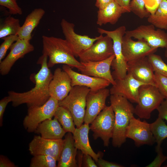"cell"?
<instances>
[{
    "mask_svg": "<svg viewBox=\"0 0 167 167\" xmlns=\"http://www.w3.org/2000/svg\"><path fill=\"white\" fill-rule=\"evenodd\" d=\"M147 21L157 28L167 29V0H162L154 13L147 18Z\"/></svg>",
    "mask_w": 167,
    "mask_h": 167,
    "instance_id": "4316f807",
    "label": "cell"
},
{
    "mask_svg": "<svg viewBox=\"0 0 167 167\" xmlns=\"http://www.w3.org/2000/svg\"><path fill=\"white\" fill-rule=\"evenodd\" d=\"M158 118L167 121V99H165L156 109Z\"/></svg>",
    "mask_w": 167,
    "mask_h": 167,
    "instance_id": "ab89813d",
    "label": "cell"
},
{
    "mask_svg": "<svg viewBox=\"0 0 167 167\" xmlns=\"http://www.w3.org/2000/svg\"><path fill=\"white\" fill-rule=\"evenodd\" d=\"M101 35L99 39L79 55L80 62L101 61L114 54L112 39L107 35Z\"/></svg>",
    "mask_w": 167,
    "mask_h": 167,
    "instance_id": "8fae6325",
    "label": "cell"
},
{
    "mask_svg": "<svg viewBox=\"0 0 167 167\" xmlns=\"http://www.w3.org/2000/svg\"><path fill=\"white\" fill-rule=\"evenodd\" d=\"M34 132L43 138L52 139H62L66 133L55 117L40 123Z\"/></svg>",
    "mask_w": 167,
    "mask_h": 167,
    "instance_id": "d4e9b609",
    "label": "cell"
},
{
    "mask_svg": "<svg viewBox=\"0 0 167 167\" xmlns=\"http://www.w3.org/2000/svg\"><path fill=\"white\" fill-rule=\"evenodd\" d=\"M19 38L17 35H11L2 38L4 41L0 45V62L4 58L11 45Z\"/></svg>",
    "mask_w": 167,
    "mask_h": 167,
    "instance_id": "836d02e7",
    "label": "cell"
},
{
    "mask_svg": "<svg viewBox=\"0 0 167 167\" xmlns=\"http://www.w3.org/2000/svg\"><path fill=\"white\" fill-rule=\"evenodd\" d=\"M11 102L10 97L5 96L0 101V126L2 125L3 118L6 107L9 103Z\"/></svg>",
    "mask_w": 167,
    "mask_h": 167,
    "instance_id": "f35d334b",
    "label": "cell"
},
{
    "mask_svg": "<svg viewBox=\"0 0 167 167\" xmlns=\"http://www.w3.org/2000/svg\"><path fill=\"white\" fill-rule=\"evenodd\" d=\"M58 106V101L50 96L41 105L28 107L27 114L23 121L24 128L28 132H35L40 123L54 117Z\"/></svg>",
    "mask_w": 167,
    "mask_h": 167,
    "instance_id": "52a82bcc",
    "label": "cell"
},
{
    "mask_svg": "<svg viewBox=\"0 0 167 167\" xmlns=\"http://www.w3.org/2000/svg\"><path fill=\"white\" fill-rule=\"evenodd\" d=\"M120 6L125 9L128 12H130V4L131 0H114Z\"/></svg>",
    "mask_w": 167,
    "mask_h": 167,
    "instance_id": "f6af8a7d",
    "label": "cell"
},
{
    "mask_svg": "<svg viewBox=\"0 0 167 167\" xmlns=\"http://www.w3.org/2000/svg\"><path fill=\"white\" fill-rule=\"evenodd\" d=\"M63 139V146L57 167H78L76 159L77 149L75 146L72 133L67 132Z\"/></svg>",
    "mask_w": 167,
    "mask_h": 167,
    "instance_id": "603a6c76",
    "label": "cell"
},
{
    "mask_svg": "<svg viewBox=\"0 0 167 167\" xmlns=\"http://www.w3.org/2000/svg\"><path fill=\"white\" fill-rule=\"evenodd\" d=\"M127 73L143 83L156 86L154 72L147 56L127 62Z\"/></svg>",
    "mask_w": 167,
    "mask_h": 167,
    "instance_id": "ac0fdd59",
    "label": "cell"
},
{
    "mask_svg": "<svg viewBox=\"0 0 167 167\" xmlns=\"http://www.w3.org/2000/svg\"><path fill=\"white\" fill-rule=\"evenodd\" d=\"M165 49V56L167 58V47Z\"/></svg>",
    "mask_w": 167,
    "mask_h": 167,
    "instance_id": "bcb514c9",
    "label": "cell"
},
{
    "mask_svg": "<svg viewBox=\"0 0 167 167\" xmlns=\"http://www.w3.org/2000/svg\"><path fill=\"white\" fill-rule=\"evenodd\" d=\"M90 91V88L83 86L72 87L68 95L62 100L58 101L59 106L65 108L71 112L77 128L84 122L86 98Z\"/></svg>",
    "mask_w": 167,
    "mask_h": 167,
    "instance_id": "277c9868",
    "label": "cell"
},
{
    "mask_svg": "<svg viewBox=\"0 0 167 167\" xmlns=\"http://www.w3.org/2000/svg\"><path fill=\"white\" fill-rule=\"evenodd\" d=\"M125 34L137 40H143L153 48L167 47V33L161 29H155L152 24L140 25L133 30L126 31Z\"/></svg>",
    "mask_w": 167,
    "mask_h": 167,
    "instance_id": "30bf717a",
    "label": "cell"
},
{
    "mask_svg": "<svg viewBox=\"0 0 167 167\" xmlns=\"http://www.w3.org/2000/svg\"><path fill=\"white\" fill-rule=\"evenodd\" d=\"M156 86L165 99H167V76L154 72Z\"/></svg>",
    "mask_w": 167,
    "mask_h": 167,
    "instance_id": "e575fe53",
    "label": "cell"
},
{
    "mask_svg": "<svg viewBox=\"0 0 167 167\" xmlns=\"http://www.w3.org/2000/svg\"><path fill=\"white\" fill-rule=\"evenodd\" d=\"M114 58L115 55L113 54L101 61L81 62L83 67L79 71L82 74L106 79L113 85L115 81L111 73L110 68Z\"/></svg>",
    "mask_w": 167,
    "mask_h": 167,
    "instance_id": "d6986e66",
    "label": "cell"
},
{
    "mask_svg": "<svg viewBox=\"0 0 167 167\" xmlns=\"http://www.w3.org/2000/svg\"><path fill=\"white\" fill-rule=\"evenodd\" d=\"M145 2V7L151 14L154 13L162 0H148Z\"/></svg>",
    "mask_w": 167,
    "mask_h": 167,
    "instance_id": "74e56055",
    "label": "cell"
},
{
    "mask_svg": "<svg viewBox=\"0 0 167 167\" xmlns=\"http://www.w3.org/2000/svg\"><path fill=\"white\" fill-rule=\"evenodd\" d=\"M48 58L47 55L42 54L37 61V63L41 64V68L34 76L35 85L33 88L23 92L12 91L8 92L13 107L23 104H26L28 107L41 106L48 100L50 97L49 85L53 74L48 66Z\"/></svg>",
    "mask_w": 167,
    "mask_h": 167,
    "instance_id": "6da1fadb",
    "label": "cell"
},
{
    "mask_svg": "<svg viewBox=\"0 0 167 167\" xmlns=\"http://www.w3.org/2000/svg\"><path fill=\"white\" fill-rule=\"evenodd\" d=\"M147 57L154 72L167 76V64L161 56L153 53Z\"/></svg>",
    "mask_w": 167,
    "mask_h": 167,
    "instance_id": "1f68e13d",
    "label": "cell"
},
{
    "mask_svg": "<svg viewBox=\"0 0 167 167\" xmlns=\"http://www.w3.org/2000/svg\"><path fill=\"white\" fill-rule=\"evenodd\" d=\"M45 11L42 8H36L26 17L18 34L19 38L30 41L32 39V33L39 24L45 15Z\"/></svg>",
    "mask_w": 167,
    "mask_h": 167,
    "instance_id": "484cf974",
    "label": "cell"
},
{
    "mask_svg": "<svg viewBox=\"0 0 167 167\" xmlns=\"http://www.w3.org/2000/svg\"><path fill=\"white\" fill-rule=\"evenodd\" d=\"M137 40L135 41L125 34L123 37L122 53L127 62L147 56L157 49L150 47L143 40Z\"/></svg>",
    "mask_w": 167,
    "mask_h": 167,
    "instance_id": "5bb4252c",
    "label": "cell"
},
{
    "mask_svg": "<svg viewBox=\"0 0 167 167\" xmlns=\"http://www.w3.org/2000/svg\"><path fill=\"white\" fill-rule=\"evenodd\" d=\"M56 159L49 155H39L33 156L31 160L30 167H56Z\"/></svg>",
    "mask_w": 167,
    "mask_h": 167,
    "instance_id": "4dcf8cb0",
    "label": "cell"
},
{
    "mask_svg": "<svg viewBox=\"0 0 167 167\" xmlns=\"http://www.w3.org/2000/svg\"><path fill=\"white\" fill-rule=\"evenodd\" d=\"M126 138L131 139L135 145H152L155 140L152 132L150 124L146 121H141L133 116L131 118L126 132Z\"/></svg>",
    "mask_w": 167,
    "mask_h": 167,
    "instance_id": "4fadbf2b",
    "label": "cell"
},
{
    "mask_svg": "<svg viewBox=\"0 0 167 167\" xmlns=\"http://www.w3.org/2000/svg\"><path fill=\"white\" fill-rule=\"evenodd\" d=\"M21 27L19 19L11 16L7 17L0 23V39L11 35H18Z\"/></svg>",
    "mask_w": 167,
    "mask_h": 167,
    "instance_id": "f1b7e54d",
    "label": "cell"
},
{
    "mask_svg": "<svg viewBox=\"0 0 167 167\" xmlns=\"http://www.w3.org/2000/svg\"><path fill=\"white\" fill-rule=\"evenodd\" d=\"M98 167H122L123 166L120 164L110 162L99 158L96 162Z\"/></svg>",
    "mask_w": 167,
    "mask_h": 167,
    "instance_id": "b9f144b4",
    "label": "cell"
},
{
    "mask_svg": "<svg viewBox=\"0 0 167 167\" xmlns=\"http://www.w3.org/2000/svg\"><path fill=\"white\" fill-rule=\"evenodd\" d=\"M42 41V54L47 55L49 58V68L59 64L75 67L79 70L83 67L81 62L76 59L65 39L43 35Z\"/></svg>",
    "mask_w": 167,
    "mask_h": 167,
    "instance_id": "7a4b0ae2",
    "label": "cell"
},
{
    "mask_svg": "<svg viewBox=\"0 0 167 167\" xmlns=\"http://www.w3.org/2000/svg\"><path fill=\"white\" fill-rule=\"evenodd\" d=\"M115 84L109 89L111 95L120 96L131 102L138 103L139 88L145 84L136 80L128 73L124 78L115 79Z\"/></svg>",
    "mask_w": 167,
    "mask_h": 167,
    "instance_id": "9a60e30c",
    "label": "cell"
},
{
    "mask_svg": "<svg viewBox=\"0 0 167 167\" xmlns=\"http://www.w3.org/2000/svg\"><path fill=\"white\" fill-rule=\"evenodd\" d=\"M150 126L157 143L156 150L159 149L163 141L167 138V125L163 119L158 118L154 122L150 124Z\"/></svg>",
    "mask_w": 167,
    "mask_h": 167,
    "instance_id": "f546056e",
    "label": "cell"
},
{
    "mask_svg": "<svg viewBox=\"0 0 167 167\" xmlns=\"http://www.w3.org/2000/svg\"><path fill=\"white\" fill-rule=\"evenodd\" d=\"M165 99L156 86L143 84L139 89L138 102L135 107V114L139 118L149 119L152 113L157 109Z\"/></svg>",
    "mask_w": 167,
    "mask_h": 167,
    "instance_id": "5b68a950",
    "label": "cell"
},
{
    "mask_svg": "<svg viewBox=\"0 0 167 167\" xmlns=\"http://www.w3.org/2000/svg\"><path fill=\"white\" fill-rule=\"evenodd\" d=\"M64 144V139H49L41 135H35L28 145V150L33 156L43 155L59 159Z\"/></svg>",
    "mask_w": 167,
    "mask_h": 167,
    "instance_id": "7c38bea8",
    "label": "cell"
},
{
    "mask_svg": "<svg viewBox=\"0 0 167 167\" xmlns=\"http://www.w3.org/2000/svg\"><path fill=\"white\" fill-rule=\"evenodd\" d=\"M164 167H167V165H165L164 166Z\"/></svg>",
    "mask_w": 167,
    "mask_h": 167,
    "instance_id": "7dc6e473",
    "label": "cell"
},
{
    "mask_svg": "<svg viewBox=\"0 0 167 167\" xmlns=\"http://www.w3.org/2000/svg\"><path fill=\"white\" fill-rule=\"evenodd\" d=\"M62 69L69 76L72 87L81 86L88 87L92 91H96L109 86L110 83L103 79L79 73L73 70L69 66L64 64Z\"/></svg>",
    "mask_w": 167,
    "mask_h": 167,
    "instance_id": "44dd1931",
    "label": "cell"
},
{
    "mask_svg": "<svg viewBox=\"0 0 167 167\" xmlns=\"http://www.w3.org/2000/svg\"><path fill=\"white\" fill-rule=\"evenodd\" d=\"M10 49L9 54L0 62V73L2 75L8 74L16 62L33 51L34 48L30 41L19 39L11 45Z\"/></svg>",
    "mask_w": 167,
    "mask_h": 167,
    "instance_id": "2e32d148",
    "label": "cell"
},
{
    "mask_svg": "<svg viewBox=\"0 0 167 167\" xmlns=\"http://www.w3.org/2000/svg\"><path fill=\"white\" fill-rule=\"evenodd\" d=\"M110 94L109 90L106 88L89 92L86 98L84 123L90 124L106 106V100Z\"/></svg>",
    "mask_w": 167,
    "mask_h": 167,
    "instance_id": "e0dca14e",
    "label": "cell"
},
{
    "mask_svg": "<svg viewBox=\"0 0 167 167\" xmlns=\"http://www.w3.org/2000/svg\"><path fill=\"white\" fill-rule=\"evenodd\" d=\"M90 130L89 124L84 123L79 127H76L72 133L75 146L84 154L90 155L96 162L100 158H102L103 153L99 152L96 153L90 145L88 133Z\"/></svg>",
    "mask_w": 167,
    "mask_h": 167,
    "instance_id": "7402d4cb",
    "label": "cell"
},
{
    "mask_svg": "<svg viewBox=\"0 0 167 167\" xmlns=\"http://www.w3.org/2000/svg\"><path fill=\"white\" fill-rule=\"evenodd\" d=\"M156 151L157 153L156 156L153 161L147 165L146 167H160L167 160V156L163 154L161 147Z\"/></svg>",
    "mask_w": 167,
    "mask_h": 167,
    "instance_id": "8d00e7d4",
    "label": "cell"
},
{
    "mask_svg": "<svg viewBox=\"0 0 167 167\" xmlns=\"http://www.w3.org/2000/svg\"><path fill=\"white\" fill-rule=\"evenodd\" d=\"M63 129L66 132L73 133L75 131V124L73 116L70 111L65 108L59 106L54 114Z\"/></svg>",
    "mask_w": 167,
    "mask_h": 167,
    "instance_id": "83f0119b",
    "label": "cell"
},
{
    "mask_svg": "<svg viewBox=\"0 0 167 167\" xmlns=\"http://www.w3.org/2000/svg\"><path fill=\"white\" fill-rule=\"evenodd\" d=\"M72 87L71 79L67 73L60 68H56L49 85L50 96L61 101L68 95Z\"/></svg>",
    "mask_w": 167,
    "mask_h": 167,
    "instance_id": "ffe728a7",
    "label": "cell"
},
{
    "mask_svg": "<svg viewBox=\"0 0 167 167\" xmlns=\"http://www.w3.org/2000/svg\"><path fill=\"white\" fill-rule=\"evenodd\" d=\"M115 115L111 105L106 106L90 123V130L93 139L100 138L105 147H108L112 138L114 126Z\"/></svg>",
    "mask_w": 167,
    "mask_h": 167,
    "instance_id": "ba28073f",
    "label": "cell"
},
{
    "mask_svg": "<svg viewBox=\"0 0 167 167\" xmlns=\"http://www.w3.org/2000/svg\"><path fill=\"white\" fill-rule=\"evenodd\" d=\"M114 0H96L95 6L101 9L104 8Z\"/></svg>",
    "mask_w": 167,
    "mask_h": 167,
    "instance_id": "ee69618b",
    "label": "cell"
},
{
    "mask_svg": "<svg viewBox=\"0 0 167 167\" xmlns=\"http://www.w3.org/2000/svg\"><path fill=\"white\" fill-rule=\"evenodd\" d=\"M126 31V27L124 26H121L113 31L97 28L98 33L101 34H105L113 40L115 58L111 66L114 70L112 75L114 79H123L127 74V62L124 58L122 51V39Z\"/></svg>",
    "mask_w": 167,
    "mask_h": 167,
    "instance_id": "8992f818",
    "label": "cell"
},
{
    "mask_svg": "<svg viewBox=\"0 0 167 167\" xmlns=\"http://www.w3.org/2000/svg\"><path fill=\"white\" fill-rule=\"evenodd\" d=\"M130 10V12L141 19L148 18L150 14L145 8L144 0H131Z\"/></svg>",
    "mask_w": 167,
    "mask_h": 167,
    "instance_id": "d6a6232c",
    "label": "cell"
},
{
    "mask_svg": "<svg viewBox=\"0 0 167 167\" xmlns=\"http://www.w3.org/2000/svg\"><path fill=\"white\" fill-rule=\"evenodd\" d=\"M0 167H17L13 162L11 161L6 156L1 155L0 156Z\"/></svg>",
    "mask_w": 167,
    "mask_h": 167,
    "instance_id": "7bdbcfd3",
    "label": "cell"
},
{
    "mask_svg": "<svg viewBox=\"0 0 167 167\" xmlns=\"http://www.w3.org/2000/svg\"><path fill=\"white\" fill-rule=\"evenodd\" d=\"M61 26L65 39L67 42L75 57H79L100 38L98 36L91 38L88 36L81 35L75 31V25L64 19H62Z\"/></svg>",
    "mask_w": 167,
    "mask_h": 167,
    "instance_id": "9c48e42d",
    "label": "cell"
},
{
    "mask_svg": "<svg viewBox=\"0 0 167 167\" xmlns=\"http://www.w3.org/2000/svg\"><path fill=\"white\" fill-rule=\"evenodd\" d=\"M127 12L125 9L114 0L104 8L99 9L96 24L100 26L107 23L115 24L122 14Z\"/></svg>",
    "mask_w": 167,
    "mask_h": 167,
    "instance_id": "cb8c5ba5",
    "label": "cell"
},
{
    "mask_svg": "<svg viewBox=\"0 0 167 167\" xmlns=\"http://www.w3.org/2000/svg\"><path fill=\"white\" fill-rule=\"evenodd\" d=\"M0 5L8 9L11 15H21L22 14V10L16 0H0Z\"/></svg>",
    "mask_w": 167,
    "mask_h": 167,
    "instance_id": "d590c367",
    "label": "cell"
},
{
    "mask_svg": "<svg viewBox=\"0 0 167 167\" xmlns=\"http://www.w3.org/2000/svg\"><path fill=\"white\" fill-rule=\"evenodd\" d=\"M93 159L90 155L83 154L81 167H98Z\"/></svg>",
    "mask_w": 167,
    "mask_h": 167,
    "instance_id": "60d3db41",
    "label": "cell"
},
{
    "mask_svg": "<svg viewBox=\"0 0 167 167\" xmlns=\"http://www.w3.org/2000/svg\"><path fill=\"white\" fill-rule=\"evenodd\" d=\"M110 100L115 115L112 144L120 147L126 140V129L135 114V107L128 100L120 96L111 95Z\"/></svg>",
    "mask_w": 167,
    "mask_h": 167,
    "instance_id": "3957f363",
    "label": "cell"
}]
</instances>
